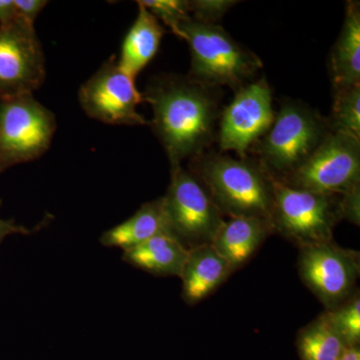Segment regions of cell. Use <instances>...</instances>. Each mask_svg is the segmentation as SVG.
I'll return each mask as SVG.
<instances>
[{
	"instance_id": "1",
	"label": "cell",
	"mask_w": 360,
	"mask_h": 360,
	"mask_svg": "<svg viewBox=\"0 0 360 360\" xmlns=\"http://www.w3.org/2000/svg\"><path fill=\"white\" fill-rule=\"evenodd\" d=\"M219 90L188 77L155 78L142 94L150 104V125L162 144L170 167L205 153L217 141L220 112Z\"/></svg>"
},
{
	"instance_id": "2",
	"label": "cell",
	"mask_w": 360,
	"mask_h": 360,
	"mask_svg": "<svg viewBox=\"0 0 360 360\" xmlns=\"http://www.w3.org/2000/svg\"><path fill=\"white\" fill-rule=\"evenodd\" d=\"M189 170L205 184L224 217L270 221L274 177L255 158L205 153L191 160Z\"/></svg>"
},
{
	"instance_id": "3",
	"label": "cell",
	"mask_w": 360,
	"mask_h": 360,
	"mask_svg": "<svg viewBox=\"0 0 360 360\" xmlns=\"http://www.w3.org/2000/svg\"><path fill=\"white\" fill-rule=\"evenodd\" d=\"M176 37L186 40L191 53L188 77L217 89L238 90L255 80L262 63L252 51L232 39L221 26L187 18L177 28Z\"/></svg>"
},
{
	"instance_id": "4",
	"label": "cell",
	"mask_w": 360,
	"mask_h": 360,
	"mask_svg": "<svg viewBox=\"0 0 360 360\" xmlns=\"http://www.w3.org/2000/svg\"><path fill=\"white\" fill-rule=\"evenodd\" d=\"M330 132L328 120L319 111L300 101H283L250 153L274 179L281 180L302 167Z\"/></svg>"
},
{
	"instance_id": "5",
	"label": "cell",
	"mask_w": 360,
	"mask_h": 360,
	"mask_svg": "<svg viewBox=\"0 0 360 360\" xmlns=\"http://www.w3.org/2000/svg\"><path fill=\"white\" fill-rule=\"evenodd\" d=\"M340 195L314 193L285 186L274 179V205L270 224L298 248L333 241L340 222Z\"/></svg>"
},
{
	"instance_id": "6",
	"label": "cell",
	"mask_w": 360,
	"mask_h": 360,
	"mask_svg": "<svg viewBox=\"0 0 360 360\" xmlns=\"http://www.w3.org/2000/svg\"><path fill=\"white\" fill-rule=\"evenodd\" d=\"M170 233L187 250L212 245L224 224V215L205 184L181 165L172 167L170 184L162 196Z\"/></svg>"
},
{
	"instance_id": "7",
	"label": "cell",
	"mask_w": 360,
	"mask_h": 360,
	"mask_svg": "<svg viewBox=\"0 0 360 360\" xmlns=\"http://www.w3.org/2000/svg\"><path fill=\"white\" fill-rule=\"evenodd\" d=\"M56 130V115L32 94L0 101V174L44 155Z\"/></svg>"
},
{
	"instance_id": "8",
	"label": "cell",
	"mask_w": 360,
	"mask_h": 360,
	"mask_svg": "<svg viewBox=\"0 0 360 360\" xmlns=\"http://www.w3.org/2000/svg\"><path fill=\"white\" fill-rule=\"evenodd\" d=\"M278 181L319 193L352 191L360 186V139L330 132L302 167Z\"/></svg>"
},
{
	"instance_id": "9",
	"label": "cell",
	"mask_w": 360,
	"mask_h": 360,
	"mask_svg": "<svg viewBox=\"0 0 360 360\" xmlns=\"http://www.w3.org/2000/svg\"><path fill=\"white\" fill-rule=\"evenodd\" d=\"M297 265L302 283L319 298L324 310L335 309L357 290L359 251L340 248L335 241L303 246Z\"/></svg>"
},
{
	"instance_id": "10",
	"label": "cell",
	"mask_w": 360,
	"mask_h": 360,
	"mask_svg": "<svg viewBox=\"0 0 360 360\" xmlns=\"http://www.w3.org/2000/svg\"><path fill=\"white\" fill-rule=\"evenodd\" d=\"M274 116L272 90L266 78L243 85L220 112L217 135L220 149L248 158L251 148L271 127Z\"/></svg>"
},
{
	"instance_id": "11",
	"label": "cell",
	"mask_w": 360,
	"mask_h": 360,
	"mask_svg": "<svg viewBox=\"0 0 360 360\" xmlns=\"http://www.w3.org/2000/svg\"><path fill=\"white\" fill-rule=\"evenodd\" d=\"M80 105L90 118L111 125H146L148 120L137 110L143 101L135 79L120 68L111 56L82 85Z\"/></svg>"
},
{
	"instance_id": "12",
	"label": "cell",
	"mask_w": 360,
	"mask_h": 360,
	"mask_svg": "<svg viewBox=\"0 0 360 360\" xmlns=\"http://www.w3.org/2000/svg\"><path fill=\"white\" fill-rule=\"evenodd\" d=\"M44 78V53L34 25L18 18L0 27V101L32 94Z\"/></svg>"
},
{
	"instance_id": "13",
	"label": "cell",
	"mask_w": 360,
	"mask_h": 360,
	"mask_svg": "<svg viewBox=\"0 0 360 360\" xmlns=\"http://www.w3.org/2000/svg\"><path fill=\"white\" fill-rule=\"evenodd\" d=\"M270 234H274V231L269 220L229 217L220 227L212 245L236 271L250 262Z\"/></svg>"
},
{
	"instance_id": "14",
	"label": "cell",
	"mask_w": 360,
	"mask_h": 360,
	"mask_svg": "<svg viewBox=\"0 0 360 360\" xmlns=\"http://www.w3.org/2000/svg\"><path fill=\"white\" fill-rule=\"evenodd\" d=\"M233 272L212 245L188 250L180 278L182 298L187 304H196L212 295Z\"/></svg>"
},
{
	"instance_id": "15",
	"label": "cell",
	"mask_w": 360,
	"mask_h": 360,
	"mask_svg": "<svg viewBox=\"0 0 360 360\" xmlns=\"http://www.w3.org/2000/svg\"><path fill=\"white\" fill-rule=\"evenodd\" d=\"M134 25L123 39L118 65L134 78L148 66L158 53L165 30L160 20L142 4Z\"/></svg>"
},
{
	"instance_id": "16",
	"label": "cell",
	"mask_w": 360,
	"mask_h": 360,
	"mask_svg": "<svg viewBox=\"0 0 360 360\" xmlns=\"http://www.w3.org/2000/svg\"><path fill=\"white\" fill-rule=\"evenodd\" d=\"M160 234L172 236L162 198L144 203L129 219L104 231L99 241L106 248L125 251Z\"/></svg>"
},
{
	"instance_id": "17",
	"label": "cell",
	"mask_w": 360,
	"mask_h": 360,
	"mask_svg": "<svg viewBox=\"0 0 360 360\" xmlns=\"http://www.w3.org/2000/svg\"><path fill=\"white\" fill-rule=\"evenodd\" d=\"M333 89L360 85V6L347 2L345 21L330 56Z\"/></svg>"
},
{
	"instance_id": "18",
	"label": "cell",
	"mask_w": 360,
	"mask_h": 360,
	"mask_svg": "<svg viewBox=\"0 0 360 360\" xmlns=\"http://www.w3.org/2000/svg\"><path fill=\"white\" fill-rule=\"evenodd\" d=\"M188 250L174 236L160 234L131 250L123 251V262L155 276L180 277Z\"/></svg>"
},
{
	"instance_id": "19",
	"label": "cell",
	"mask_w": 360,
	"mask_h": 360,
	"mask_svg": "<svg viewBox=\"0 0 360 360\" xmlns=\"http://www.w3.org/2000/svg\"><path fill=\"white\" fill-rule=\"evenodd\" d=\"M295 345L300 360H340L348 349L326 310L298 331Z\"/></svg>"
},
{
	"instance_id": "20",
	"label": "cell",
	"mask_w": 360,
	"mask_h": 360,
	"mask_svg": "<svg viewBox=\"0 0 360 360\" xmlns=\"http://www.w3.org/2000/svg\"><path fill=\"white\" fill-rule=\"evenodd\" d=\"M333 91L331 115L326 117L329 129L360 139V85L333 89Z\"/></svg>"
},
{
	"instance_id": "21",
	"label": "cell",
	"mask_w": 360,
	"mask_h": 360,
	"mask_svg": "<svg viewBox=\"0 0 360 360\" xmlns=\"http://www.w3.org/2000/svg\"><path fill=\"white\" fill-rule=\"evenodd\" d=\"M348 348L360 347V293L355 291L347 300L331 310H326Z\"/></svg>"
},
{
	"instance_id": "22",
	"label": "cell",
	"mask_w": 360,
	"mask_h": 360,
	"mask_svg": "<svg viewBox=\"0 0 360 360\" xmlns=\"http://www.w3.org/2000/svg\"><path fill=\"white\" fill-rule=\"evenodd\" d=\"M176 35L179 25L191 16L187 0H141L139 1Z\"/></svg>"
},
{
	"instance_id": "23",
	"label": "cell",
	"mask_w": 360,
	"mask_h": 360,
	"mask_svg": "<svg viewBox=\"0 0 360 360\" xmlns=\"http://www.w3.org/2000/svg\"><path fill=\"white\" fill-rule=\"evenodd\" d=\"M236 4L232 0H193L189 1V13L193 20L217 25Z\"/></svg>"
},
{
	"instance_id": "24",
	"label": "cell",
	"mask_w": 360,
	"mask_h": 360,
	"mask_svg": "<svg viewBox=\"0 0 360 360\" xmlns=\"http://www.w3.org/2000/svg\"><path fill=\"white\" fill-rule=\"evenodd\" d=\"M341 219L350 224H360V186L341 194L340 198Z\"/></svg>"
},
{
	"instance_id": "25",
	"label": "cell",
	"mask_w": 360,
	"mask_h": 360,
	"mask_svg": "<svg viewBox=\"0 0 360 360\" xmlns=\"http://www.w3.org/2000/svg\"><path fill=\"white\" fill-rule=\"evenodd\" d=\"M47 4L49 1L45 0H14L18 18L30 25H34L35 20Z\"/></svg>"
},
{
	"instance_id": "26",
	"label": "cell",
	"mask_w": 360,
	"mask_h": 360,
	"mask_svg": "<svg viewBox=\"0 0 360 360\" xmlns=\"http://www.w3.org/2000/svg\"><path fill=\"white\" fill-rule=\"evenodd\" d=\"M0 205H1V200H0ZM49 220V219L42 220L41 224L37 225L35 229H27V227L23 226V225L15 224L13 220L0 219V243H1L7 236H13V234H22V236L33 234L34 232L41 229Z\"/></svg>"
},
{
	"instance_id": "27",
	"label": "cell",
	"mask_w": 360,
	"mask_h": 360,
	"mask_svg": "<svg viewBox=\"0 0 360 360\" xmlns=\"http://www.w3.org/2000/svg\"><path fill=\"white\" fill-rule=\"evenodd\" d=\"M18 20L14 0H0V27L11 25Z\"/></svg>"
},
{
	"instance_id": "28",
	"label": "cell",
	"mask_w": 360,
	"mask_h": 360,
	"mask_svg": "<svg viewBox=\"0 0 360 360\" xmlns=\"http://www.w3.org/2000/svg\"><path fill=\"white\" fill-rule=\"evenodd\" d=\"M340 360H360V347L348 348Z\"/></svg>"
}]
</instances>
